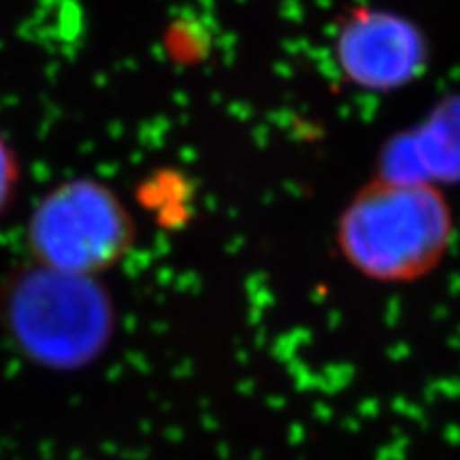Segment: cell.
I'll list each match as a JSON object with an SVG mask.
<instances>
[{
  "instance_id": "obj_1",
  "label": "cell",
  "mask_w": 460,
  "mask_h": 460,
  "mask_svg": "<svg viewBox=\"0 0 460 460\" xmlns=\"http://www.w3.org/2000/svg\"><path fill=\"white\" fill-rule=\"evenodd\" d=\"M456 220L450 199L420 177L377 175L339 214L335 243L356 273L377 284H413L441 267Z\"/></svg>"
},
{
  "instance_id": "obj_2",
  "label": "cell",
  "mask_w": 460,
  "mask_h": 460,
  "mask_svg": "<svg viewBox=\"0 0 460 460\" xmlns=\"http://www.w3.org/2000/svg\"><path fill=\"white\" fill-rule=\"evenodd\" d=\"M3 320L28 358L51 369H79L105 352L115 309L99 278L34 262L4 284Z\"/></svg>"
},
{
  "instance_id": "obj_3",
  "label": "cell",
  "mask_w": 460,
  "mask_h": 460,
  "mask_svg": "<svg viewBox=\"0 0 460 460\" xmlns=\"http://www.w3.org/2000/svg\"><path fill=\"white\" fill-rule=\"evenodd\" d=\"M26 241L37 264L99 278L128 254L135 226L111 188L75 177L43 194L28 217Z\"/></svg>"
},
{
  "instance_id": "obj_4",
  "label": "cell",
  "mask_w": 460,
  "mask_h": 460,
  "mask_svg": "<svg viewBox=\"0 0 460 460\" xmlns=\"http://www.w3.org/2000/svg\"><path fill=\"white\" fill-rule=\"evenodd\" d=\"M339 71L367 90H393L413 82L427 65L424 34L401 15L360 9L337 32Z\"/></svg>"
},
{
  "instance_id": "obj_5",
  "label": "cell",
  "mask_w": 460,
  "mask_h": 460,
  "mask_svg": "<svg viewBox=\"0 0 460 460\" xmlns=\"http://www.w3.org/2000/svg\"><path fill=\"white\" fill-rule=\"evenodd\" d=\"M17 180H20L17 158L7 139L0 135V216L13 203L17 192Z\"/></svg>"
}]
</instances>
